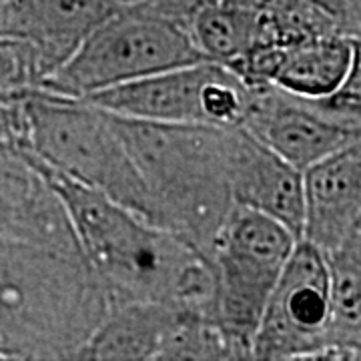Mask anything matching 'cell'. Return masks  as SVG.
Segmentation results:
<instances>
[{
	"label": "cell",
	"mask_w": 361,
	"mask_h": 361,
	"mask_svg": "<svg viewBox=\"0 0 361 361\" xmlns=\"http://www.w3.org/2000/svg\"><path fill=\"white\" fill-rule=\"evenodd\" d=\"M25 155L65 205L82 257L101 279L109 305L157 301L211 317L213 275L193 247L28 151Z\"/></svg>",
	"instance_id": "obj_1"
},
{
	"label": "cell",
	"mask_w": 361,
	"mask_h": 361,
	"mask_svg": "<svg viewBox=\"0 0 361 361\" xmlns=\"http://www.w3.org/2000/svg\"><path fill=\"white\" fill-rule=\"evenodd\" d=\"M106 310L87 259L0 235V361L77 360Z\"/></svg>",
	"instance_id": "obj_2"
},
{
	"label": "cell",
	"mask_w": 361,
	"mask_h": 361,
	"mask_svg": "<svg viewBox=\"0 0 361 361\" xmlns=\"http://www.w3.org/2000/svg\"><path fill=\"white\" fill-rule=\"evenodd\" d=\"M109 113V111H106ZM151 201V223L209 259L231 213V127L153 123L109 113Z\"/></svg>",
	"instance_id": "obj_3"
},
{
	"label": "cell",
	"mask_w": 361,
	"mask_h": 361,
	"mask_svg": "<svg viewBox=\"0 0 361 361\" xmlns=\"http://www.w3.org/2000/svg\"><path fill=\"white\" fill-rule=\"evenodd\" d=\"M18 111L23 135L14 145L151 223L141 175L104 109L35 90L18 103Z\"/></svg>",
	"instance_id": "obj_4"
},
{
	"label": "cell",
	"mask_w": 361,
	"mask_h": 361,
	"mask_svg": "<svg viewBox=\"0 0 361 361\" xmlns=\"http://www.w3.org/2000/svg\"><path fill=\"white\" fill-rule=\"evenodd\" d=\"M207 61L189 28L147 4H130L97 26L42 82L44 92L85 99L99 90Z\"/></svg>",
	"instance_id": "obj_5"
},
{
	"label": "cell",
	"mask_w": 361,
	"mask_h": 361,
	"mask_svg": "<svg viewBox=\"0 0 361 361\" xmlns=\"http://www.w3.org/2000/svg\"><path fill=\"white\" fill-rule=\"evenodd\" d=\"M297 237L251 207L233 205L207 259L213 275L211 319L253 360V336Z\"/></svg>",
	"instance_id": "obj_6"
},
{
	"label": "cell",
	"mask_w": 361,
	"mask_h": 361,
	"mask_svg": "<svg viewBox=\"0 0 361 361\" xmlns=\"http://www.w3.org/2000/svg\"><path fill=\"white\" fill-rule=\"evenodd\" d=\"M251 87L221 63L199 61L99 90L82 101L153 123L241 127Z\"/></svg>",
	"instance_id": "obj_7"
},
{
	"label": "cell",
	"mask_w": 361,
	"mask_h": 361,
	"mask_svg": "<svg viewBox=\"0 0 361 361\" xmlns=\"http://www.w3.org/2000/svg\"><path fill=\"white\" fill-rule=\"evenodd\" d=\"M329 315L325 255L305 239H297L253 336V360H348L331 348Z\"/></svg>",
	"instance_id": "obj_8"
},
{
	"label": "cell",
	"mask_w": 361,
	"mask_h": 361,
	"mask_svg": "<svg viewBox=\"0 0 361 361\" xmlns=\"http://www.w3.org/2000/svg\"><path fill=\"white\" fill-rule=\"evenodd\" d=\"M241 127L299 171L361 142V130L336 121L319 99H305L275 85L251 87Z\"/></svg>",
	"instance_id": "obj_9"
},
{
	"label": "cell",
	"mask_w": 361,
	"mask_h": 361,
	"mask_svg": "<svg viewBox=\"0 0 361 361\" xmlns=\"http://www.w3.org/2000/svg\"><path fill=\"white\" fill-rule=\"evenodd\" d=\"M0 235L82 257L59 195L25 151L6 141H0Z\"/></svg>",
	"instance_id": "obj_10"
},
{
	"label": "cell",
	"mask_w": 361,
	"mask_h": 361,
	"mask_svg": "<svg viewBox=\"0 0 361 361\" xmlns=\"http://www.w3.org/2000/svg\"><path fill=\"white\" fill-rule=\"evenodd\" d=\"M301 239L323 255L361 233V142L349 145L301 171Z\"/></svg>",
	"instance_id": "obj_11"
},
{
	"label": "cell",
	"mask_w": 361,
	"mask_h": 361,
	"mask_svg": "<svg viewBox=\"0 0 361 361\" xmlns=\"http://www.w3.org/2000/svg\"><path fill=\"white\" fill-rule=\"evenodd\" d=\"M229 183L235 205L251 207L285 225L301 239L303 229V179L269 147L243 127L229 129L227 142Z\"/></svg>",
	"instance_id": "obj_12"
},
{
	"label": "cell",
	"mask_w": 361,
	"mask_h": 361,
	"mask_svg": "<svg viewBox=\"0 0 361 361\" xmlns=\"http://www.w3.org/2000/svg\"><path fill=\"white\" fill-rule=\"evenodd\" d=\"M130 4L141 0H11L0 4V35L35 42L54 73L97 26Z\"/></svg>",
	"instance_id": "obj_13"
},
{
	"label": "cell",
	"mask_w": 361,
	"mask_h": 361,
	"mask_svg": "<svg viewBox=\"0 0 361 361\" xmlns=\"http://www.w3.org/2000/svg\"><path fill=\"white\" fill-rule=\"evenodd\" d=\"M183 310L187 307L157 301L111 303L77 360H159V351Z\"/></svg>",
	"instance_id": "obj_14"
},
{
	"label": "cell",
	"mask_w": 361,
	"mask_h": 361,
	"mask_svg": "<svg viewBox=\"0 0 361 361\" xmlns=\"http://www.w3.org/2000/svg\"><path fill=\"white\" fill-rule=\"evenodd\" d=\"M360 37L327 35L281 47L271 85L305 99L337 90L360 63Z\"/></svg>",
	"instance_id": "obj_15"
},
{
	"label": "cell",
	"mask_w": 361,
	"mask_h": 361,
	"mask_svg": "<svg viewBox=\"0 0 361 361\" xmlns=\"http://www.w3.org/2000/svg\"><path fill=\"white\" fill-rule=\"evenodd\" d=\"M329 269L331 348L360 360L361 353V233L325 253Z\"/></svg>",
	"instance_id": "obj_16"
},
{
	"label": "cell",
	"mask_w": 361,
	"mask_h": 361,
	"mask_svg": "<svg viewBox=\"0 0 361 361\" xmlns=\"http://www.w3.org/2000/svg\"><path fill=\"white\" fill-rule=\"evenodd\" d=\"M187 28L195 47L207 61L225 66L255 49L245 16L227 0H217L199 8L187 20Z\"/></svg>",
	"instance_id": "obj_17"
},
{
	"label": "cell",
	"mask_w": 361,
	"mask_h": 361,
	"mask_svg": "<svg viewBox=\"0 0 361 361\" xmlns=\"http://www.w3.org/2000/svg\"><path fill=\"white\" fill-rule=\"evenodd\" d=\"M51 75L39 47L20 37L0 35V101L20 103L30 92L42 89Z\"/></svg>",
	"instance_id": "obj_18"
},
{
	"label": "cell",
	"mask_w": 361,
	"mask_h": 361,
	"mask_svg": "<svg viewBox=\"0 0 361 361\" xmlns=\"http://www.w3.org/2000/svg\"><path fill=\"white\" fill-rule=\"evenodd\" d=\"M313 6L322 8L323 13L334 16L339 26L353 37H360L361 32V11L355 8L349 0H303Z\"/></svg>",
	"instance_id": "obj_19"
},
{
	"label": "cell",
	"mask_w": 361,
	"mask_h": 361,
	"mask_svg": "<svg viewBox=\"0 0 361 361\" xmlns=\"http://www.w3.org/2000/svg\"><path fill=\"white\" fill-rule=\"evenodd\" d=\"M211 2H217V0H141V4H147L157 13L167 14L171 18H177L185 25L199 8H203Z\"/></svg>",
	"instance_id": "obj_20"
},
{
	"label": "cell",
	"mask_w": 361,
	"mask_h": 361,
	"mask_svg": "<svg viewBox=\"0 0 361 361\" xmlns=\"http://www.w3.org/2000/svg\"><path fill=\"white\" fill-rule=\"evenodd\" d=\"M23 135V121L18 103L6 104L0 101V141L16 142Z\"/></svg>",
	"instance_id": "obj_21"
},
{
	"label": "cell",
	"mask_w": 361,
	"mask_h": 361,
	"mask_svg": "<svg viewBox=\"0 0 361 361\" xmlns=\"http://www.w3.org/2000/svg\"><path fill=\"white\" fill-rule=\"evenodd\" d=\"M349 2H351V4H353L355 8H360V11H361V0H349Z\"/></svg>",
	"instance_id": "obj_22"
},
{
	"label": "cell",
	"mask_w": 361,
	"mask_h": 361,
	"mask_svg": "<svg viewBox=\"0 0 361 361\" xmlns=\"http://www.w3.org/2000/svg\"><path fill=\"white\" fill-rule=\"evenodd\" d=\"M4 2H11V0H0V4H4Z\"/></svg>",
	"instance_id": "obj_23"
}]
</instances>
